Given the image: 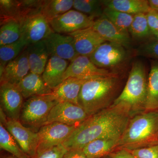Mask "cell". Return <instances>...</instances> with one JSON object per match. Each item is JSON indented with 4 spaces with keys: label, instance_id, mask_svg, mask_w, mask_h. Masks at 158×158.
<instances>
[{
    "label": "cell",
    "instance_id": "cell-32",
    "mask_svg": "<svg viewBox=\"0 0 158 158\" xmlns=\"http://www.w3.org/2000/svg\"><path fill=\"white\" fill-rule=\"evenodd\" d=\"M129 32L134 38L138 39L146 38L152 34L146 14L141 13L134 15Z\"/></svg>",
    "mask_w": 158,
    "mask_h": 158
},
{
    "label": "cell",
    "instance_id": "cell-16",
    "mask_svg": "<svg viewBox=\"0 0 158 158\" xmlns=\"http://www.w3.org/2000/svg\"><path fill=\"white\" fill-rule=\"evenodd\" d=\"M92 27L105 41L129 47L131 39L129 34L120 31L103 15L94 20Z\"/></svg>",
    "mask_w": 158,
    "mask_h": 158
},
{
    "label": "cell",
    "instance_id": "cell-25",
    "mask_svg": "<svg viewBox=\"0 0 158 158\" xmlns=\"http://www.w3.org/2000/svg\"><path fill=\"white\" fill-rule=\"evenodd\" d=\"M73 0L42 1L40 14L49 23L73 8Z\"/></svg>",
    "mask_w": 158,
    "mask_h": 158
},
{
    "label": "cell",
    "instance_id": "cell-5",
    "mask_svg": "<svg viewBox=\"0 0 158 158\" xmlns=\"http://www.w3.org/2000/svg\"><path fill=\"white\" fill-rule=\"evenodd\" d=\"M58 103L48 95L32 97L24 102L20 119L31 127H41L46 122L51 110Z\"/></svg>",
    "mask_w": 158,
    "mask_h": 158
},
{
    "label": "cell",
    "instance_id": "cell-26",
    "mask_svg": "<svg viewBox=\"0 0 158 158\" xmlns=\"http://www.w3.org/2000/svg\"><path fill=\"white\" fill-rule=\"evenodd\" d=\"M0 148L17 158H31L23 151L4 124L0 123Z\"/></svg>",
    "mask_w": 158,
    "mask_h": 158
},
{
    "label": "cell",
    "instance_id": "cell-15",
    "mask_svg": "<svg viewBox=\"0 0 158 158\" xmlns=\"http://www.w3.org/2000/svg\"><path fill=\"white\" fill-rule=\"evenodd\" d=\"M73 37L76 51L79 56L89 57L101 44L106 41L92 27L69 34Z\"/></svg>",
    "mask_w": 158,
    "mask_h": 158
},
{
    "label": "cell",
    "instance_id": "cell-8",
    "mask_svg": "<svg viewBox=\"0 0 158 158\" xmlns=\"http://www.w3.org/2000/svg\"><path fill=\"white\" fill-rule=\"evenodd\" d=\"M1 122L12 135L27 155L34 158L37 155L38 137L37 132L23 125L19 120L6 118L1 115Z\"/></svg>",
    "mask_w": 158,
    "mask_h": 158
},
{
    "label": "cell",
    "instance_id": "cell-41",
    "mask_svg": "<svg viewBox=\"0 0 158 158\" xmlns=\"http://www.w3.org/2000/svg\"><path fill=\"white\" fill-rule=\"evenodd\" d=\"M5 158H17L15 157L14 156H9L7 157H6Z\"/></svg>",
    "mask_w": 158,
    "mask_h": 158
},
{
    "label": "cell",
    "instance_id": "cell-22",
    "mask_svg": "<svg viewBox=\"0 0 158 158\" xmlns=\"http://www.w3.org/2000/svg\"><path fill=\"white\" fill-rule=\"evenodd\" d=\"M27 50L30 72L42 75L50 58L45 43L43 40L33 44Z\"/></svg>",
    "mask_w": 158,
    "mask_h": 158
},
{
    "label": "cell",
    "instance_id": "cell-23",
    "mask_svg": "<svg viewBox=\"0 0 158 158\" xmlns=\"http://www.w3.org/2000/svg\"><path fill=\"white\" fill-rule=\"evenodd\" d=\"M102 2L105 7L132 15L147 14L152 9L147 0H104Z\"/></svg>",
    "mask_w": 158,
    "mask_h": 158
},
{
    "label": "cell",
    "instance_id": "cell-9",
    "mask_svg": "<svg viewBox=\"0 0 158 158\" xmlns=\"http://www.w3.org/2000/svg\"><path fill=\"white\" fill-rule=\"evenodd\" d=\"M95 20L82 12L72 9L54 19L49 23L54 32L69 34L92 27Z\"/></svg>",
    "mask_w": 158,
    "mask_h": 158
},
{
    "label": "cell",
    "instance_id": "cell-30",
    "mask_svg": "<svg viewBox=\"0 0 158 158\" xmlns=\"http://www.w3.org/2000/svg\"><path fill=\"white\" fill-rule=\"evenodd\" d=\"M102 1L74 0L73 9L96 19L103 14Z\"/></svg>",
    "mask_w": 158,
    "mask_h": 158
},
{
    "label": "cell",
    "instance_id": "cell-39",
    "mask_svg": "<svg viewBox=\"0 0 158 158\" xmlns=\"http://www.w3.org/2000/svg\"><path fill=\"white\" fill-rule=\"evenodd\" d=\"M148 2L152 9L158 11V0H149Z\"/></svg>",
    "mask_w": 158,
    "mask_h": 158
},
{
    "label": "cell",
    "instance_id": "cell-34",
    "mask_svg": "<svg viewBox=\"0 0 158 158\" xmlns=\"http://www.w3.org/2000/svg\"><path fill=\"white\" fill-rule=\"evenodd\" d=\"M129 151L136 158H158V144Z\"/></svg>",
    "mask_w": 158,
    "mask_h": 158
},
{
    "label": "cell",
    "instance_id": "cell-2",
    "mask_svg": "<svg viewBox=\"0 0 158 158\" xmlns=\"http://www.w3.org/2000/svg\"><path fill=\"white\" fill-rule=\"evenodd\" d=\"M158 144V110L137 114L130 119L117 149L128 150Z\"/></svg>",
    "mask_w": 158,
    "mask_h": 158
},
{
    "label": "cell",
    "instance_id": "cell-31",
    "mask_svg": "<svg viewBox=\"0 0 158 158\" xmlns=\"http://www.w3.org/2000/svg\"><path fill=\"white\" fill-rule=\"evenodd\" d=\"M27 47L20 39L11 44L0 46V66L5 67L9 62L17 58Z\"/></svg>",
    "mask_w": 158,
    "mask_h": 158
},
{
    "label": "cell",
    "instance_id": "cell-37",
    "mask_svg": "<svg viewBox=\"0 0 158 158\" xmlns=\"http://www.w3.org/2000/svg\"><path fill=\"white\" fill-rule=\"evenodd\" d=\"M111 158H136L129 151L125 149H118L108 155Z\"/></svg>",
    "mask_w": 158,
    "mask_h": 158
},
{
    "label": "cell",
    "instance_id": "cell-21",
    "mask_svg": "<svg viewBox=\"0 0 158 158\" xmlns=\"http://www.w3.org/2000/svg\"><path fill=\"white\" fill-rule=\"evenodd\" d=\"M121 137H105L94 140L83 148L88 158H102L116 150Z\"/></svg>",
    "mask_w": 158,
    "mask_h": 158
},
{
    "label": "cell",
    "instance_id": "cell-3",
    "mask_svg": "<svg viewBox=\"0 0 158 158\" xmlns=\"http://www.w3.org/2000/svg\"><path fill=\"white\" fill-rule=\"evenodd\" d=\"M117 84L116 75L86 81L81 89L79 105L89 116L107 108L110 106Z\"/></svg>",
    "mask_w": 158,
    "mask_h": 158
},
{
    "label": "cell",
    "instance_id": "cell-40",
    "mask_svg": "<svg viewBox=\"0 0 158 158\" xmlns=\"http://www.w3.org/2000/svg\"><path fill=\"white\" fill-rule=\"evenodd\" d=\"M154 38H155V40L156 41H158V32L155 34H152Z\"/></svg>",
    "mask_w": 158,
    "mask_h": 158
},
{
    "label": "cell",
    "instance_id": "cell-18",
    "mask_svg": "<svg viewBox=\"0 0 158 158\" xmlns=\"http://www.w3.org/2000/svg\"><path fill=\"white\" fill-rule=\"evenodd\" d=\"M86 81L76 78H69L47 95L58 102H68L80 106L79 96L82 86Z\"/></svg>",
    "mask_w": 158,
    "mask_h": 158
},
{
    "label": "cell",
    "instance_id": "cell-11",
    "mask_svg": "<svg viewBox=\"0 0 158 158\" xmlns=\"http://www.w3.org/2000/svg\"><path fill=\"white\" fill-rule=\"evenodd\" d=\"M89 116L82 107L68 102H59L51 110L45 125L59 123L69 126H78Z\"/></svg>",
    "mask_w": 158,
    "mask_h": 158
},
{
    "label": "cell",
    "instance_id": "cell-24",
    "mask_svg": "<svg viewBox=\"0 0 158 158\" xmlns=\"http://www.w3.org/2000/svg\"><path fill=\"white\" fill-rule=\"evenodd\" d=\"M158 110V60L153 61L148 78L147 95L144 112Z\"/></svg>",
    "mask_w": 158,
    "mask_h": 158
},
{
    "label": "cell",
    "instance_id": "cell-29",
    "mask_svg": "<svg viewBox=\"0 0 158 158\" xmlns=\"http://www.w3.org/2000/svg\"><path fill=\"white\" fill-rule=\"evenodd\" d=\"M21 36L20 23L11 21L5 23L0 28V46L16 42L20 39Z\"/></svg>",
    "mask_w": 158,
    "mask_h": 158
},
{
    "label": "cell",
    "instance_id": "cell-12",
    "mask_svg": "<svg viewBox=\"0 0 158 158\" xmlns=\"http://www.w3.org/2000/svg\"><path fill=\"white\" fill-rule=\"evenodd\" d=\"M22 40L27 46L43 41L53 32L48 21L41 14L20 22Z\"/></svg>",
    "mask_w": 158,
    "mask_h": 158
},
{
    "label": "cell",
    "instance_id": "cell-42",
    "mask_svg": "<svg viewBox=\"0 0 158 158\" xmlns=\"http://www.w3.org/2000/svg\"><path fill=\"white\" fill-rule=\"evenodd\" d=\"M104 158H111L110 157V156H105L104 157H103Z\"/></svg>",
    "mask_w": 158,
    "mask_h": 158
},
{
    "label": "cell",
    "instance_id": "cell-35",
    "mask_svg": "<svg viewBox=\"0 0 158 158\" xmlns=\"http://www.w3.org/2000/svg\"><path fill=\"white\" fill-rule=\"evenodd\" d=\"M138 52L144 56L158 60V41L154 40L145 44L140 47Z\"/></svg>",
    "mask_w": 158,
    "mask_h": 158
},
{
    "label": "cell",
    "instance_id": "cell-1",
    "mask_svg": "<svg viewBox=\"0 0 158 158\" xmlns=\"http://www.w3.org/2000/svg\"><path fill=\"white\" fill-rule=\"evenodd\" d=\"M131 117L130 110L125 106L110 105L77 126L62 144L68 150L82 149L86 144L99 138L121 137Z\"/></svg>",
    "mask_w": 158,
    "mask_h": 158
},
{
    "label": "cell",
    "instance_id": "cell-27",
    "mask_svg": "<svg viewBox=\"0 0 158 158\" xmlns=\"http://www.w3.org/2000/svg\"><path fill=\"white\" fill-rule=\"evenodd\" d=\"M20 0L0 1V25L5 23L20 21Z\"/></svg>",
    "mask_w": 158,
    "mask_h": 158
},
{
    "label": "cell",
    "instance_id": "cell-20",
    "mask_svg": "<svg viewBox=\"0 0 158 158\" xmlns=\"http://www.w3.org/2000/svg\"><path fill=\"white\" fill-rule=\"evenodd\" d=\"M59 57H50L42 76L46 84L52 90L63 81L64 75L69 63Z\"/></svg>",
    "mask_w": 158,
    "mask_h": 158
},
{
    "label": "cell",
    "instance_id": "cell-13",
    "mask_svg": "<svg viewBox=\"0 0 158 158\" xmlns=\"http://www.w3.org/2000/svg\"><path fill=\"white\" fill-rule=\"evenodd\" d=\"M43 41L50 57L55 56L71 62L79 56L75 48L73 38L70 35L53 32Z\"/></svg>",
    "mask_w": 158,
    "mask_h": 158
},
{
    "label": "cell",
    "instance_id": "cell-28",
    "mask_svg": "<svg viewBox=\"0 0 158 158\" xmlns=\"http://www.w3.org/2000/svg\"><path fill=\"white\" fill-rule=\"evenodd\" d=\"M103 15L120 31L129 34V29L132 23L134 15L107 7L104 8Z\"/></svg>",
    "mask_w": 158,
    "mask_h": 158
},
{
    "label": "cell",
    "instance_id": "cell-19",
    "mask_svg": "<svg viewBox=\"0 0 158 158\" xmlns=\"http://www.w3.org/2000/svg\"><path fill=\"white\" fill-rule=\"evenodd\" d=\"M25 99L32 97L45 95L52 92L44 81L42 76L30 72L16 85Z\"/></svg>",
    "mask_w": 158,
    "mask_h": 158
},
{
    "label": "cell",
    "instance_id": "cell-17",
    "mask_svg": "<svg viewBox=\"0 0 158 158\" xmlns=\"http://www.w3.org/2000/svg\"><path fill=\"white\" fill-rule=\"evenodd\" d=\"M30 72L27 48L19 56L9 62L0 72L1 83L16 85Z\"/></svg>",
    "mask_w": 158,
    "mask_h": 158
},
{
    "label": "cell",
    "instance_id": "cell-10",
    "mask_svg": "<svg viewBox=\"0 0 158 158\" xmlns=\"http://www.w3.org/2000/svg\"><path fill=\"white\" fill-rule=\"evenodd\" d=\"M115 75L108 69L99 68L89 57L79 56L69 63L63 81L70 77L88 81Z\"/></svg>",
    "mask_w": 158,
    "mask_h": 158
},
{
    "label": "cell",
    "instance_id": "cell-14",
    "mask_svg": "<svg viewBox=\"0 0 158 158\" xmlns=\"http://www.w3.org/2000/svg\"><path fill=\"white\" fill-rule=\"evenodd\" d=\"M1 106L8 118L19 120L23 105V97L17 86L9 83H1Z\"/></svg>",
    "mask_w": 158,
    "mask_h": 158
},
{
    "label": "cell",
    "instance_id": "cell-7",
    "mask_svg": "<svg viewBox=\"0 0 158 158\" xmlns=\"http://www.w3.org/2000/svg\"><path fill=\"white\" fill-rule=\"evenodd\" d=\"M77 127L59 123H53L43 126L37 132L38 142L37 154L63 144Z\"/></svg>",
    "mask_w": 158,
    "mask_h": 158
},
{
    "label": "cell",
    "instance_id": "cell-4",
    "mask_svg": "<svg viewBox=\"0 0 158 158\" xmlns=\"http://www.w3.org/2000/svg\"><path fill=\"white\" fill-rule=\"evenodd\" d=\"M148 79L145 66L141 61L133 63L124 88L113 104L127 107L132 115L144 112L147 95Z\"/></svg>",
    "mask_w": 158,
    "mask_h": 158
},
{
    "label": "cell",
    "instance_id": "cell-36",
    "mask_svg": "<svg viewBox=\"0 0 158 158\" xmlns=\"http://www.w3.org/2000/svg\"><path fill=\"white\" fill-rule=\"evenodd\" d=\"M148 22L152 34L158 32V11L154 9L151 10L146 14Z\"/></svg>",
    "mask_w": 158,
    "mask_h": 158
},
{
    "label": "cell",
    "instance_id": "cell-6",
    "mask_svg": "<svg viewBox=\"0 0 158 158\" xmlns=\"http://www.w3.org/2000/svg\"><path fill=\"white\" fill-rule=\"evenodd\" d=\"M99 68L107 69L115 68L125 62L127 53L120 44L106 41L97 48L89 57Z\"/></svg>",
    "mask_w": 158,
    "mask_h": 158
},
{
    "label": "cell",
    "instance_id": "cell-38",
    "mask_svg": "<svg viewBox=\"0 0 158 158\" xmlns=\"http://www.w3.org/2000/svg\"><path fill=\"white\" fill-rule=\"evenodd\" d=\"M63 158H88L82 149L69 150Z\"/></svg>",
    "mask_w": 158,
    "mask_h": 158
},
{
    "label": "cell",
    "instance_id": "cell-33",
    "mask_svg": "<svg viewBox=\"0 0 158 158\" xmlns=\"http://www.w3.org/2000/svg\"><path fill=\"white\" fill-rule=\"evenodd\" d=\"M67 151L68 150L61 144L37 154L34 158H63Z\"/></svg>",
    "mask_w": 158,
    "mask_h": 158
}]
</instances>
